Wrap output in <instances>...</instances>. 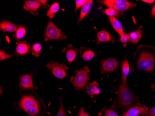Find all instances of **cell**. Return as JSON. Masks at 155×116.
Here are the masks:
<instances>
[{"label": "cell", "mask_w": 155, "mask_h": 116, "mask_svg": "<svg viewBox=\"0 0 155 116\" xmlns=\"http://www.w3.org/2000/svg\"><path fill=\"white\" fill-rule=\"evenodd\" d=\"M19 27L20 26L19 25H16L6 21H2L0 24L1 30L3 32H16Z\"/></svg>", "instance_id": "obj_13"}, {"label": "cell", "mask_w": 155, "mask_h": 116, "mask_svg": "<svg viewBox=\"0 0 155 116\" xmlns=\"http://www.w3.org/2000/svg\"><path fill=\"white\" fill-rule=\"evenodd\" d=\"M47 67L55 76L61 79L66 76L67 70L68 69V66L64 64L54 62L53 61H51L50 63L47 64Z\"/></svg>", "instance_id": "obj_7"}, {"label": "cell", "mask_w": 155, "mask_h": 116, "mask_svg": "<svg viewBox=\"0 0 155 116\" xmlns=\"http://www.w3.org/2000/svg\"><path fill=\"white\" fill-rule=\"evenodd\" d=\"M150 116H155V107L150 109Z\"/></svg>", "instance_id": "obj_33"}, {"label": "cell", "mask_w": 155, "mask_h": 116, "mask_svg": "<svg viewBox=\"0 0 155 116\" xmlns=\"http://www.w3.org/2000/svg\"><path fill=\"white\" fill-rule=\"evenodd\" d=\"M97 44L105 42H114V39L108 31L102 30L97 34Z\"/></svg>", "instance_id": "obj_16"}, {"label": "cell", "mask_w": 155, "mask_h": 116, "mask_svg": "<svg viewBox=\"0 0 155 116\" xmlns=\"http://www.w3.org/2000/svg\"><path fill=\"white\" fill-rule=\"evenodd\" d=\"M108 18L114 30L120 36L124 35L125 33L124 31L123 28L121 23L115 17H108Z\"/></svg>", "instance_id": "obj_18"}, {"label": "cell", "mask_w": 155, "mask_h": 116, "mask_svg": "<svg viewBox=\"0 0 155 116\" xmlns=\"http://www.w3.org/2000/svg\"><path fill=\"white\" fill-rule=\"evenodd\" d=\"M16 47V52L20 55H26L30 52V47L28 45L27 41H22L17 42Z\"/></svg>", "instance_id": "obj_15"}, {"label": "cell", "mask_w": 155, "mask_h": 116, "mask_svg": "<svg viewBox=\"0 0 155 116\" xmlns=\"http://www.w3.org/2000/svg\"><path fill=\"white\" fill-rule=\"evenodd\" d=\"M41 49V45L39 43L33 44L30 47V51L32 52V55L36 57L40 56Z\"/></svg>", "instance_id": "obj_22"}, {"label": "cell", "mask_w": 155, "mask_h": 116, "mask_svg": "<svg viewBox=\"0 0 155 116\" xmlns=\"http://www.w3.org/2000/svg\"><path fill=\"white\" fill-rule=\"evenodd\" d=\"M60 108L59 109V111L57 115L55 116H67L66 112H65V110H64V106H63V104L62 98H60Z\"/></svg>", "instance_id": "obj_26"}, {"label": "cell", "mask_w": 155, "mask_h": 116, "mask_svg": "<svg viewBox=\"0 0 155 116\" xmlns=\"http://www.w3.org/2000/svg\"><path fill=\"white\" fill-rule=\"evenodd\" d=\"M142 1L143 2H146V3L151 4V3H154L155 1L154 0H143Z\"/></svg>", "instance_id": "obj_35"}, {"label": "cell", "mask_w": 155, "mask_h": 116, "mask_svg": "<svg viewBox=\"0 0 155 116\" xmlns=\"http://www.w3.org/2000/svg\"><path fill=\"white\" fill-rule=\"evenodd\" d=\"M153 88H154V91L155 92V84L154 85V86H153Z\"/></svg>", "instance_id": "obj_37"}, {"label": "cell", "mask_w": 155, "mask_h": 116, "mask_svg": "<svg viewBox=\"0 0 155 116\" xmlns=\"http://www.w3.org/2000/svg\"><path fill=\"white\" fill-rule=\"evenodd\" d=\"M98 2L105 6L114 8L118 12H124L135 7L137 4L126 0H103Z\"/></svg>", "instance_id": "obj_5"}, {"label": "cell", "mask_w": 155, "mask_h": 116, "mask_svg": "<svg viewBox=\"0 0 155 116\" xmlns=\"http://www.w3.org/2000/svg\"><path fill=\"white\" fill-rule=\"evenodd\" d=\"M15 55H7L6 54V52L3 50H1L0 51V60H5V59H9L12 58Z\"/></svg>", "instance_id": "obj_27"}, {"label": "cell", "mask_w": 155, "mask_h": 116, "mask_svg": "<svg viewBox=\"0 0 155 116\" xmlns=\"http://www.w3.org/2000/svg\"><path fill=\"white\" fill-rule=\"evenodd\" d=\"M19 106L31 116H36L41 112V106L39 102L34 97L31 96L22 97Z\"/></svg>", "instance_id": "obj_2"}, {"label": "cell", "mask_w": 155, "mask_h": 116, "mask_svg": "<svg viewBox=\"0 0 155 116\" xmlns=\"http://www.w3.org/2000/svg\"><path fill=\"white\" fill-rule=\"evenodd\" d=\"M105 13L108 17H115L119 15V12L114 8H108L105 9L104 11Z\"/></svg>", "instance_id": "obj_25"}, {"label": "cell", "mask_w": 155, "mask_h": 116, "mask_svg": "<svg viewBox=\"0 0 155 116\" xmlns=\"http://www.w3.org/2000/svg\"><path fill=\"white\" fill-rule=\"evenodd\" d=\"M128 35L130 41L135 44H137L142 38V33L141 30L133 31L129 34H128Z\"/></svg>", "instance_id": "obj_20"}, {"label": "cell", "mask_w": 155, "mask_h": 116, "mask_svg": "<svg viewBox=\"0 0 155 116\" xmlns=\"http://www.w3.org/2000/svg\"><path fill=\"white\" fill-rule=\"evenodd\" d=\"M79 51V49L73 48V46L70 44L62 50L63 52L66 53L67 59L70 63H71L75 60Z\"/></svg>", "instance_id": "obj_12"}, {"label": "cell", "mask_w": 155, "mask_h": 116, "mask_svg": "<svg viewBox=\"0 0 155 116\" xmlns=\"http://www.w3.org/2000/svg\"><path fill=\"white\" fill-rule=\"evenodd\" d=\"M155 57L150 52L143 51L139 55L137 60V68L149 72H152L155 66Z\"/></svg>", "instance_id": "obj_4"}, {"label": "cell", "mask_w": 155, "mask_h": 116, "mask_svg": "<svg viewBox=\"0 0 155 116\" xmlns=\"http://www.w3.org/2000/svg\"><path fill=\"white\" fill-rule=\"evenodd\" d=\"M38 2L41 3V5H42L44 7V8H47L48 7H49V4L48 3V1H46V0H43V1L39 0Z\"/></svg>", "instance_id": "obj_32"}, {"label": "cell", "mask_w": 155, "mask_h": 116, "mask_svg": "<svg viewBox=\"0 0 155 116\" xmlns=\"http://www.w3.org/2000/svg\"><path fill=\"white\" fill-rule=\"evenodd\" d=\"M90 71L88 66L84 67L80 70H76L75 76L71 78V81L76 89L82 90L90 79L89 74Z\"/></svg>", "instance_id": "obj_3"}, {"label": "cell", "mask_w": 155, "mask_h": 116, "mask_svg": "<svg viewBox=\"0 0 155 116\" xmlns=\"http://www.w3.org/2000/svg\"><path fill=\"white\" fill-rule=\"evenodd\" d=\"M95 53L92 51L88 50L84 51L83 54L82 58L84 60L86 61H88L91 60L94 57Z\"/></svg>", "instance_id": "obj_24"}, {"label": "cell", "mask_w": 155, "mask_h": 116, "mask_svg": "<svg viewBox=\"0 0 155 116\" xmlns=\"http://www.w3.org/2000/svg\"><path fill=\"white\" fill-rule=\"evenodd\" d=\"M101 62V73L111 72L115 71L119 67L120 63L115 58H110L106 60H102Z\"/></svg>", "instance_id": "obj_8"}, {"label": "cell", "mask_w": 155, "mask_h": 116, "mask_svg": "<svg viewBox=\"0 0 155 116\" xmlns=\"http://www.w3.org/2000/svg\"><path fill=\"white\" fill-rule=\"evenodd\" d=\"M93 1L91 0H87L86 3L84 4L83 6L81 7V10L80 14V17L78 20V23L82 21L91 10V8L93 6Z\"/></svg>", "instance_id": "obj_14"}, {"label": "cell", "mask_w": 155, "mask_h": 116, "mask_svg": "<svg viewBox=\"0 0 155 116\" xmlns=\"http://www.w3.org/2000/svg\"><path fill=\"white\" fill-rule=\"evenodd\" d=\"M122 83L124 85H127V78L130 73V67L128 60L124 59L123 61L122 69Z\"/></svg>", "instance_id": "obj_19"}, {"label": "cell", "mask_w": 155, "mask_h": 116, "mask_svg": "<svg viewBox=\"0 0 155 116\" xmlns=\"http://www.w3.org/2000/svg\"><path fill=\"white\" fill-rule=\"evenodd\" d=\"M26 28L23 26H20L17 31L15 32V38L17 40L22 39L25 37L26 35Z\"/></svg>", "instance_id": "obj_23"}, {"label": "cell", "mask_w": 155, "mask_h": 116, "mask_svg": "<svg viewBox=\"0 0 155 116\" xmlns=\"http://www.w3.org/2000/svg\"><path fill=\"white\" fill-rule=\"evenodd\" d=\"M20 88L21 89H33L35 88L33 81V76L30 74L20 77Z\"/></svg>", "instance_id": "obj_9"}, {"label": "cell", "mask_w": 155, "mask_h": 116, "mask_svg": "<svg viewBox=\"0 0 155 116\" xmlns=\"http://www.w3.org/2000/svg\"><path fill=\"white\" fill-rule=\"evenodd\" d=\"M123 116H129L128 115H127V114H126L125 112H124V113L123 114Z\"/></svg>", "instance_id": "obj_36"}, {"label": "cell", "mask_w": 155, "mask_h": 116, "mask_svg": "<svg viewBox=\"0 0 155 116\" xmlns=\"http://www.w3.org/2000/svg\"><path fill=\"white\" fill-rule=\"evenodd\" d=\"M41 5L38 1H26L24 2L23 9L29 11L31 14L36 15L38 14V10L40 9Z\"/></svg>", "instance_id": "obj_10"}, {"label": "cell", "mask_w": 155, "mask_h": 116, "mask_svg": "<svg viewBox=\"0 0 155 116\" xmlns=\"http://www.w3.org/2000/svg\"><path fill=\"white\" fill-rule=\"evenodd\" d=\"M119 41H120L121 42L124 43L128 42L129 41L128 34H124L123 35L121 36Z\"/></svg>", "instance_id": "obj_29"}, {"label": "cell", "mask_w": 155, "mask_h": 116, "mask_svg": "<svg viewBox=\"0 0 155 116\" xmlns=\"http://www.w3.org/2000/svg\"><path fill=\"white\" fill-rule=\"evenodd\" d=\"M104 116H118V115L114 111L109 109L105 112Z\"/></svg>", "instance_id": "obj_30"}, {"label": "cell", "mask_w": 155, "mask_h": 116, "mask_svg": "<svg viewBox=\"0 0 155 116\" xmlns=\"http://www.w3.org/2000/svg\"><path fill=\"white\" fill-rule=\"evenodd\" d=\"M148 108L146 106H141V104H137L136 106L130 109L125 113L129 116H138V115H144L147 113Z\"/></svg>", "instance_id": "obj_11"}, {"label": "cell", "mask_w": 155, "mask_h": 116, "mask_svg": "<svg viewBox=\"0 0 155 116\" xmlns=\"http://www.w3.org/2000/svg\"><path fill=\"white\" fill-rule=\"evenodd\" d=\"M87 0H77L76 1V8L74 12H76L78 9L82 7L84 4L86 3Z\"/></svg>", "instance_id": "obj_28"}, {"label": "cell", "mask_w": 155, "mask_h": 116, "mask_svg": "<svg viewBox=\"0 0 155 116\" xmlns=\"http://www.w3.org/2000/svg\"><path fill=\"white\" fill-rule=\"evenodd\" d=\"M60 10V4L58 2L53 3L47 11V15L51 20L54 17L55 14Z\"/></svg>", "instance_id": "obj_21"}, {"label": "cell", "mask_w": 155, "mask_h": 116, "mask_svg": "<svg viewBox=\"0 0 155 116\" xmlns=\"http://www.w3.org/2000/svg\"><path fill=\"white\" fill-rule=\"evenodd\" d=\"M78 116H91L90 115H89L87 113H86L84 111V109L83 107L81 108L80 109V111H79V114H78Z\"/></svg>", "instance_id": "obj_31"}, {"label": "cell", "mask_w": 155, "mask_h": 116, "mask_svg": "<svg viewBox=\"0 0 155 116\" xmlns=\"http://www.w3.org/2000/svg\"><path fill=\"white\" fill-rule=\"evenodd\" d=\"M98 82L96 81L87 85L86 87L87 92L91 98H94L95 95H98L101 93V90L98 88Z\"/></svg>", "instance_id": "obj_17"}, {"label": "cell", "mask_w": 155, "mask_h": 116, "mask_svg": "<svg viewBox=\"0 0 155 116\" xmlns=\"http://www.w3.org/2000/svg\"><path fill=\"white\" fill-rule=\"evenodd\" d=\"M44 36L46 41L64 40L67 37V36L63 34L61 29L56 26L51 20L49 21L47 24Z\"/></svg>", "instance_id": "obj_6"}, {"label": "cell", "mask_w": 155, "mask_h": 116, "mask_svg": "<svg viewBox=\"0 0 155 116\" xmlns=\"http://www.w3.org/2000/svg\"><path fill=\"white\" fill-rule=\"evenodd\" d=\"M137 97L130 90L127 85L122 83L119 86L117 93L118 106L127 107L136 101Z\"/></svg>", "instance_id": "obj_1"}, {"label": "cell", "mask_w": 155, "mask_h": 116, "mask_svg": "<svg viewBox=\"0 0 155 116\" xmlns=\"http://www.w3.org/2000/svg\"><path fill=\"white\" fill-rule=\"evenodd\" d=\"M151 15L153 17L155 18V4L153 6L151 13Z\"/></svg>", "instance_id": "obj_34"}]
</instances>
